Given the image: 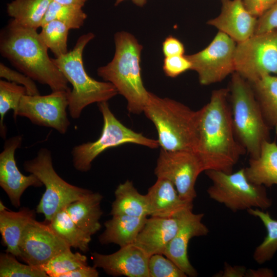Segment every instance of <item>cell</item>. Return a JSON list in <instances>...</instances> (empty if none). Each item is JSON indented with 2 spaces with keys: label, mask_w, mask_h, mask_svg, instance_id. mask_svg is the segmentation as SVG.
I'll return each instance as SVG.
<instances>
[{
  "label": "cell",
  "mask_w": 277,
  "mask_h": 277,
  "mask_svg": "<svg viewBox=\"0 0 277 277\" xmlns=\"http://www.w3.org/2000/svg\"><path fill=\"white\" fill-rule=\"evenodd\" d=\"M70 248L48 223L33 219L23 232L18 258L30 265L40 268L52 258Z\"/></svg>",
  "instance_id": "14"
},
{
  "label": "cell",
  "mask_w": 277,
  "mask_h": 277,
  "mask_svg": "<svg viewBox=\"0 0 277 277\" xmlns=\"http://www.w3.org/2000/svg\"><path fill=\"white\" fill-rule=\"evenodd\" d=\"M163 254L150 256L148 263L149 277H186L187 275L171 260Z\"/></svg>",
  "instance_id": "35"
},
{
  "label": "cell",
  "mask_w": 277,
  "mask_h": 277,
  "mask_svg": "<svg viewBox=\"0 0 277 277\" xmlns=\"http://www.w3.org/2000/svg\"><path fill=\"white\" fill-rule=\"evenodd\" d=\"M125 0H115V6L118 5ZM132 2L136 6L139 7H143L147 2V0H131Z\"/></svg>",
  "instance_id": "45"
},
{
  "label": "cell",
  "mask_w": 277,
  "mask_h": 277,
  "mask_svg": "<svg viewBox=\"0 0 277 277\" xmlns=\"http://www.w3.org/2000/svg\"><path fill=\"white\" fill-rule=\"evenodd\" d=\"M234 64V72L250 83L266 75H277V29L238 43Z\"/></svg>",
  "instance_id": "10"
},
{
  "label": "cell",
  "mask_w": 277,
  "mask_h": 277,
  "mask_svg": "<svg viewBox=\"0 0 277 277\" xmlns=\"http://www.w3.org/2000/svg\"><path fill=\"white\" fill-rule=\"evenodd\" d=\"M35 219L34 210L23 208L18 211H0V232L6 252L18 258L19 245L23 232L28 223Z\"/></svg>",
  "instance_id": "24"
},
{
  "label": "cell",
  "mask_w": 277,
  "mask_h": 277,
  "mask_svg": "<svg viewBox=\"0 0 277 277\" xmlns=\"http://www.w3.org/2000/svg\"><path fill=\"white\" fill-rule=\"evenodd\" d=\"M63 5L75 6L83 8L87 0H52Z\"/></svg>",
  "instance_id": "44"
},
{
  "label": "cell",
  "mask_w": 277,
  "mask_h": 277,
  "mask_svg": "<svg viewBox=\"0 0 277 277\" xmlns=\"http://www.w3.org/2000/svg\"><path fill=\"white\" fill-rule=\"evenodd\" d=\"M205 172L212 182L207 190L209 197L233 212L253 208L263 210L272 205L266 187L249 181L244 168L230 173L216 170Z\"/></svg>",
  "instance_id": "8"
},
{
  "label": "cell",
  "mask_w": 277,
  "mask_h": 277,
  "mask_svg": "<svg viewBox=\"0 0 277 277\" xmlns=\"http://www.w3.org/2000/svg\"><path fill=\"white\" fill-rule=\"evenodd\" d=\"M220 15L207 24L217 28L235 42H242L254 34L256 17L250 14L242 0H221Z\"/></svg>",
  "instance_id": "18"
},
{
  "label": "cell",
  "mask_w": 277,
  "mask_h": 277,
  "mask_svg": "<svg viewBox=\"0 0 277 277\" xmlns=\"http://www.w3.org/2000/svg\"><path fill=\"white\" fill-rule=\"evenodd\" d=\"M143 112L156 129L161 149L195 152L199 137L198 110L150 92Z\"/></svg>",
  "instance_id": "4"
},
{
  "label": "cell",
  "mask_w": 277,
  "mask_h": 277,
  "mask_svg": "<svg viewBox=\"0 0 277 277\" xmlns=\"http://www.w3.org/2000/svg\"><path fill=\"white\" fill-rule=\"evenodd\" d=\"M52 0H14L7 4L8 15L22 26L36 29L42 27Z\"/></svg>",
  "instance_id": "26"
},
{
  "label": "cell",
  "mask_w": 277,
  "mask_h": 277,
  "mask_svg": "<svg viewBox=\"0 0 277 277\" xmlns=\"http://www.w3.org/2000/svg\"><path fill=\"white\" fill-rule=\"evenodd\" d=\"M48 223L70 247L78 248L84 252L89 250L91 236L75 224L67 212L66 207L57 212Z\"/></svg>",
  "instance_id": "28"
},
{
  "label": "cell",
  "mask_w": 277,
  "mask_h": 277,
  "mask_svg": "<svg viewBox=\"0 0 277 277\" xmlns=\"http://www.w3.org/2000/svg\"><path fill=\"white\" fill-rule=\"evenodd\" d=\"M179 226L177 215L173 217L147 218L133 244L148 256L163 254Z\"/></svg>",
  "instance_id": "19"
},
{
  "label": "cell",
  "mask_w": 277,
  "mask_h": 277,
  "mask_svg": "<svg viewBox=\"0 0 277 277\" xmlns=\"http://www.w3.org/2000/svg\"><path fill=\"white\" fill-rule=\"evenodd\" d=\"M228 97L229 88L215 90L209 102L198 110L199 137L195 153L204 171L230 173L246 153L234 133Z\"/></svg>",
  "instance_id": "1"
},
{
  "label": "cell",
  "mask_w": 277,
  "mask_h": 277,
  "mask_svg": "<svg viewBox=\"0 0 277 277\" xmlns=\"http://www.w3.org/2000/svg\"><path fill=\"white\" fill-rule=\"evenodd\" d=\"M115 53L112 60L97 69L99 76L113 84L118 93L127 102L129 113L143 112L150 92L144 86L141 76V56L143 46L131 33L116 32L114 36Z\"/></svg>",
  "instance_id": "3"
},
{
  "label": "cell",
  "mask_w": 277,
  "mask_h": 277,
  "mask_svg": "<svg viewBox=\"0 0 277 277\" xmlns=\"http://www.w3.org/2000/svg\"><path fill=\"white\" fill-rule=\"evenodd\" d=\"M235 136L250 156H259L261 146L270 141V128L262 114L251 84L236 72L229 88Z\"/></svg>",
  "instance_id": "6"
},
{
  "label": "cell",
  "mask_w": 277,
  "mask_h": 277,
  "mask_svg": "<svg viewBox=\"0 0 277 277\" xmlns=\"http://www.w3.org/2000/svg\"><path fill=\"white\" fill-rule=\"evenodd\" d=\"M191 64L186 55L165 57L163 69L166 76L175 77L188 70Z\"/></svg>",
  "instance_id": "37"
},
{
  "label": "cell",
  "mask_w": 277,
  "mask_h": 277,
  "mask_svg": "<svg viewBox=\"0 0 277 277\" xmlns=\"http://www.w3.org/2000/svg\"><path fill=\"white\" fill-rule=\"evenodd\" d=\"M274 275L272 270L269 268H263L257 270H247L246 276L249 277H270Z\"/></svg>",
  "instance_id": "43"
},
{
  "label": "cell",
  "mask_w": 277,
  "mask_h": 277,
  "mask_svg": "<svg viewBox=\"0 0 277 277\" xmlns=\"http://www.w3.org/2000/svg\"><path fill=\"white\" fill-rule=\"evenodd\" d=\"M87 260L85 255L73 253L70 249L57 254L40 268L48 276L61 277L63 274L88 265Z\"/></svg>",
  "instance_id": "33"
},
{
  "label": "cell",
  "mask_w": 277,
  "mask_h": 277,
  "mask_svg": "<svg viewBox=\"0 0 277 277\" xmlns=\"http://www.w3.org/2000/svg\"><path fill=\"white\" fill-rule=\"evenodd\" d=\"M149 205V216L170 218L187 209H192L193 202L183 199L169 180L157 178L146 194Z\"/></svg>",
  "instance_id": "20"
},
{
  "label": "cell",
  "mask_w": 277,
  "mask_h": 277,
  "mask_svg": "<svg viewBox=\"0 0 277 277\" xmlns=\"http://www.w3.org/2000/svg\"><path fill=\"white\" fill-rule=\"evenodd\" d=\"M204 215L203 213H194L192 209H187L177 214L179 221L177 231L164 254L189 276L197 275V271L189 260V242L192 238L206 235L209 232L202 222Z\"/></svg>",
  "instance_id": "15"
},
{
  "label": "cell",
  "mask_w": 277,
  "mask_h": 277,
  "mask_svg": "<svg viewBox=\"0 0 277 277\" xmlns=\"http://www.w3.org/2000/svg\"><path fill=\"white\" fill-rule=\"evenodd\" d=\"M204 171L194 152L161 150L154 174L157 178L169 180L184 200L193 202L196 197L195 185L199 174Z\"/></svg>",
  "instance_id": "13"
},
{
  "label": "cell",
  "mask_w": 277,
  "mask_h": 277,
  "mask_svg": "<svg viewBox=\"0 0 277 277\" xmlns=\"http://www.w3.org/2000/svg\"><path fill=\"white\" fill-rule=\"evenodd\" d=\"M97 104L103 118L102 133L95 141L84 143L72 148L73 164L77 170L89 171L93 160L111 148L125 144H134L151 149L160 146L157 140L147 137L124 125L112 112L107 101Z\"/></svg>",
  "instance_id": "7"
},
{
  "label": "cell",
  "mask_w": 277,
  "mask_h": 277,
  "mask_svg": "<svg viewBox=\"0 0 277 277\" xmlns=\"http://www.w3.org/2000/svg\"><path fill=\"white\" fill-rule=\"evenodd\" d=\"M98 276V272L96 268L86 265L63 274L61 277H97Z\"/></svg>",
  "instance_id": "41"
},
{
  "label": "cell",
  "mask_w": 277,
  "mask_h": 277,
  "mask_svg": "<svg viewBox=\"0 0 277 277\" xmlns=\"http://www.w3.org/2000/svg\"><path fill=\"white\" fill-rule=\"evenodd\" d=\"M277 0H243L248 11L255 17H260L270 8Z\"/></svg>",
  "instance_id": "39"
},
{
  "label": "cell",
  "mask_w": 277,
  "mask_h": 277,
  "mask_svg": "<svg viewBox=\"0 0 277 277\" xmlns=\"http://www.w3.org/2000/svg\"><path fill=\"white\" fill-rule=\"evenodd\" d=\"M1 277H47L41 268L18 262L13 254L6 252L0 255Z\"/></svg>",
  "instance_id": "34"
},
{
  "label": "cell",
  "mask_w": 277,
  "mask_h": 277,
  "mask_svg": "<svg viewBox=\"0 0 277 277\" xmlns=\"http://www.w3.org/2000/svg\"><path fill=\"white\" fill-rule=\"evenodd\" d=\"M25 94L26 89L24 86L8 81H0V134L2 138L5 139L7 135V129L4 123L6 114L11 109L15 112Z\"/></svg>",
  "instance_id": "32"
},
{
  "label": "cell",
  "mask_w": 277,
  "mask_h": 277,
  "mask_svg": "<svg viewBox=\"0 0 277 277\" xmlns=\"http://www.w3.org/2000/svg\"><path fill=\"white\" fill-rule=\"evenodd\" d=\"M7 208L5 206L2 201H1L0 202V211H4L5 210H7Z\"/></svg>",
  "instance_id": "46"
},
{
  "label": "cell",
  "mask_w": 277,
  "mask_h": 277,
  "mask_svg": "<svg viewBox=\"0 0 277 277\" xmlns=\"http://www.w3.org/2000/svg\"><path fill=\"white\" fill-rule=\"evenodd\" d=\"M87 17L82 7L66 5L52 1L49 5L42 26L49 21H58L70 29H77L82 27Z\"/></svg>",
  "instance_id": "31"
},
{
  "label": "cell",
  "mask_w": 277,
  "mask_h": 277,
  "mask_svg": "<svg viewBox=\"0 0 277 277\" xmlns=\"http://www.w3.org/2000/svg\"><path fill=\"white\" fill-rule=\"evenodd\" d=\"M71 90L52 91L46 95H23L13 113L14 119L17 116L26 117L34 124L52 128L65 134L70 124L67 108Z\"/></svg>",
  "instance_id": "12"
},
{
  "label": "cell",
  "mask_w": 277,
  "mask_h": 277,
  "mask_svg": "<svg viewBox=\"0 0 277 277\" xmlns=\"http://www.w3.org/2000/svg\"><path fill=\"white\" fill-rule=\"evenodd\" d=\"M39 37L47 47L58 57L68 52L67 40L70 29L64 23L56 20L43 25Z\"/></svg>",
  "instance_id": "30"
},
{
  "label": "cell",
  "mask_w": 277,
  "mask_h": 277,
  "mask_svg": "<svg viewBox=\"0 0 277 277\" xmlns=\"http://www.w3.org/2000/svg\"><path fill=\"white\" fill-rule=\"evenodd\" d=\"M23 138L17 135L7 139L0 154V186L8 195L12 205L20 206V199L30 186L41 187L43 184L34 174L26 176L18 170L15 160V152L21 146Z\"/></svg>",
  "instance_id": "16"
},
{
  "label": "cell",
  "mask_w": 277,
  "mask_h": 277,
  "mask_svg": "<svg viewBox=\"0 0 277 277\" xmlns=\"http://www.w3.org/2000/svg\"><path fill=\"white\" fill-rule=\"evenodd\" d=\"M147 217L112 215L104 223L105 229L99 236L102 244H115L123 247L134 243Z\"/></svg>",
  "instance_id": "23"
},
{
  "label": "cell",
  "mask_w": 277,
  "mask_h": 277,
  "mask_svg": "<svg viewBox=\"0 0 277 277\" xmlns=\"http://www.w3.org/2000/svg\"><path fill=\"white\" fill-rule=\"evenodd\" d=\"M250 84L267 124L277 133V75H266Z\"/></svg>",
  "instance_id": "27"
},
{
  "label": "cell",
  "mask_w": 277,
  "mask_h": 277,
  "mask_svg": "<svg viewBox=\"0 0 277 277\" xmlns=\"http://www.w3.org/2000/svg\"><path fill=\"white\" fill-rule=\"evenodd\" d=\"M114 194L115 200L112 204L110 215L149 216V205L146 194H141L131 181L127 180L118 185Z\"/></svg>",
  "instance_id": "25"
},
{
  "label": "cell",
  "mask_w": 277,
  "mask_h": 277,
  "mask_svg": "<svg viewBox=\"0 0 277 277\" xmlns=\"http://www.w3.org/2000/svg\"><path fill=\"white\" fill-rule=\"evenodd\" d=\"M235 41L219 31L203 50L186 55L191 64V70L198 74L200 83L208 85L221 82L234 72Z\"/></svg>",
  "instance_id": "11"
},
{
  "label": "cell",
  "mask_w": 277,
  "mask_h": 277,
  "mask_svg": "<svg viewBox=\"0 0 277 277\" xmlns=\"http://www.w3.org/2000/svg\"><path fill=\"white\" fill-rule=\"evenodd\" d=\"M244 170L247 179L253 184L265 187L277 185L276 143L265 142L259 156L250 158Z\"/></svg>",
  "instance_id": "22"
},
{
  "label": "cell",
  "mask_w": 277,
  "mask_h": 277,
  "mask_svg": "<svg viewBox=\"0 0 277 277\" xmlns=\"http://www.w3.org/2000/svg\"><path fill=\"white\" fill-rule=\"evenodd\" d=\"M247 212L260 219L267 231L266 236L253 254L254 260L262 264L270 261L277 251V220L272 219L268 212L259 208H250Z\"/></svg>",
  "instance_id": "29"
},
{
  "label": "cell",
  "mask_w": 277,
  "mask_h": 277,
  "mask_svg": "<svg viewBox=\"0 0 277 277\" xmlns=\"http://www.w3.org/2000/svg\"><path fill=\"white\" fill-rule=\"evenodd\" d=\"M103 196L89 191L81 199L66 207L72 220L84 232L92 236L101 227L100 220L103 214L101 203Z\"/></svg>",
  "instance_id": "21"
},
{
  "label": "cell",
  "mask_w": 277,
  "mask_h": 277,
  "mask_svg": "<svg viewBox=\"0 0 277 277\" xmlns=\"http://www.w3.org/2000/svg\"><path fill=\"white\" fill-rule=\"evenodd\" d=\"M247 269L244 266H232L227 263H225L224 270L219 274L222 277H243L246 276Z\"/></svg>",
  "instance_id": "42"
},
{
  "label": "cell",
  "mask_w": 277,
  "mask_h": 277,
  "mask_svg": "<svg viewBox=\"0 0 277 277\" xmlns=\"http://www.w3.org/2000/svg\"><path fill=\"white\" fill-rule=\"evenodd\" d=\"M162 51L165 57L184 55L185 47L177 38L169 35L162 43Z\"/></svg>",
  "instance_id": "40"
},
{
  "label": "cell",
  "mask_w": 277,
  "mask_h": 277,
  "mask_svg": "<svg viewBox=\"0 0 277 277\" xmlns=\"http://www.w3.org/2000/svg\"><path fill=\"white\" fill-rule=\"evenodd\" d=\"M95 37L89 32L77 39L73 48L66 54L52 58L54 64L72 86L69 98L68 110L73 119L78 118L87 106L108 100L118 94L114 86L108 82L97 81L86 72L83 53L86 46Z\"/></svg>",
  "instance_id": "5"
},
{
  "label": "cell",
  "mask_w": 277,
  "mask_h": 277,
  "mask_svg": "<svg viewBox=\"0 0 277 277\" xmlns=\"http://www.w3.org/2000/svg\"><path fill=\"white\" fill-rule=\"evenodd\" d=\"M25 170L41 180L46 189L36 207V212L44 214L49 222L61 209L81 199L90 190L66 182L54 170L51 151L42 148L33 159L25 162Z\"/></svg>",
  "instance_id": "9"
},
{
  "label": "cell",
  "mask_w": 277,
  "mask_h": 277,
  "mask_svg": "<svg viewBox=\"0 0 277 277\" xmlns=\"http://www.w3.org/2000/svg\"><path fill=\"white\" fill-rule=\"evenodd\" d=\"M0 77L5 78L9 82L24 86L26 89L27 95L40 94L33 80L20 71L9 68L3 63H0Z\"/></svg>",
  "instance_id": "36"
},
{
  "label": "cell",
  "mask_w": 277,
  "mask_h": 277,
  "mask_svg": "<svg viewBox=\"0 0 277 277\" xmlns=\"http://www.w3.org/2000/svg\"><path fill=\"white\" fill-rule=\"evenodd\" d=\"M276 29H277V2L259 17L254 34L262 33Z\"/></svg>",
  "instance_id": "38"
},
{
  "label": "cell",
  "mask_w": 277,
  "mask_h": 277,
  "mask_svg": "<svg viewBox=\"0 0 277 277\" xmlns=\"http://www.w3.org/2000/svg\"><path fill=\"white\" fill-rule=\"evenodd\" d=\"M150 256L134 244L123 247L110 254L92 253L93 266L102 268L109 275L149 277Z\"/></svg>",
  "instance_id": "17"
},
{
  "label": "cell",
  "mask_w": 277,
  "mask_h": 277,
  "mask_svg": "<svg viewBox=\"0 0 277 277\" xmlns=\"http://www.w3.org/2000/svg\"><path fill=\"white\" fill-rule=\"evenodd\" d=\"M48 50L36 29L24 27L12 18L1 30L0 53L19 71L48 85L52 91L71 90Z\"/></svg>",
  "instance_id": "2"
}]
</instances>
